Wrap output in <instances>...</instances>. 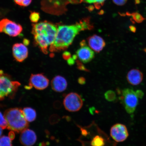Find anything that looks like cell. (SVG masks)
<instances>
[{
    "instance_id": "cell-23",
    "label": "cell",
    "mask_w": 146,
    "mask_h": 146,
    "mask_svg": "<svg viewBox=\"0 0 146 146\" xmlns=\"http://www.w3.org/2000/svg\"><path fill=\"white\" fill-rule=\"evenodd\" d=\"M77 56L76 54H74L72 57H70L68 60H67V63L69 65H72L74 64L76 60L77 59Z\"/></svg>"
},
{
    "instance_id": "cell-3",
    "label": "cell",
    "mask_w": 146,
    "mask_h": 146,
    "mask_svg": "<svg viewBox=\"0 0 146 146\" xmlns=\"http://www.w3.org/2000/svg\"><path fill=\"white\" fill-rule=\"evenodd\" d=\"M4 116L8 124L7 128L17 133L21 132L29 127V123L24 115L22 109L17 108L7 109Z\"/></svg>"
},
{
    "instance_id": "cell-28",
    "label": "cell",
    "mask_w": 146,
    "mask_h": 146,
    "mask_svg": "<svg viewBox=\"0 0 146 146\" xmlns=\"http://www.w3.org/2000/svg\"><path fill=\"white\" fill-rule=\"evenodd\" d=\"M8 137L12 140L14 139L15 138V133L13 132V131H11L9 132Z\"/></svg>"
},
{
    "instance_id": "cell-26",
    "label": "cell",
    "mask_w": 146,
    "mask_h": 146,
    "mask_svg": "<svg viewBox=\"0 0 146 146\" xmlns=\"http://www.w3.org/2000/svg\"><path fill=\"white\" fill-rule=\"evenodd\" d=\"M32 0H23V6L27 7L31 4Z\"/></svg>"
},
{
    "instance_id": "cell-11",
    "label": "cell",
    "mask_w": 146,
    "mask_h": 146,
    "mask_svg": "<svg viewBox=\"0 0 146 146\" xmlns=\"http://www.w3.org/2000/svg\"><path fill=\"white\" fill-rule=\"evenodd\" d=\"M76 55L80 61L84 63L89 62L94 57V50L86 45L81 46L76 51Z\"/></svg>"
},
{
    "instance_id": "cell-4",
    "label": "cell",
    "mask_w": 146,
    "mask_h": 146,
    "mask_svg": "<svg viewBox=\"0 0 146 146\" xmlns=\"http://www.w3.org/2000/svg\"><path fill=\"white\" fill-rule=\"evenodd\" d=\"M21 85L19 82L12 81L10 76L0 70V90L5 97L13 98Z\"/></svg>"
},
{
    "instance_id": "cell-2",
    "label": "cell",
    "mask_w": 146,
    "mask_h": 146,
    "mask_svg": "<svg viewBox=\"0 0 146 146\" xmlns=\"http://www.w3.org/2000/svg\"><path fill=\"white\" fill-rule=\"evenodd\" d=\"M32 33L35 43L44 54H48V49L55 40L58 31L56 25L50 22L44 21L33 23Z\"/></svg>"
},
{
    "instance_id": "cell-24",
    "label": "cell",
    "mask_w": 146,
    "mask_h": 146,
    "mask_svg": "<svg viewBox=\"0 0 146 146\" xmlns=\"http://www.w3.org/2000/svg\"><path fill=\"white\" fill-rule=\"evenodd\" d=\"M113 3L117 5L122 6L127 3V0H112Z\"/></svg>"
},
{
    "instance_id": "cell-14",
    "label": "cell",
    "mask_w": 146,
    "mask_h": 146,
    "mask_svg": "<svg viewBox=\"0 0 146 146\" xmlns=\"http://www.w3.org/2000/svg\"><path fill=\"white\" fill-rule=\"evenodd\" d=\"M51 86L53 90L56 92H61L64 91L67 87L66 80L63 76H55L51 81Z\"/></svg>"
},
{
    "instance_id": "cell-20",
    "label": "cell",
    "mask_w": 146,
    "mask_h": 146,
    "mask_svg": "<svg viewBox=\"0 0 146 146\" xmlns=\"http://www.w3.org/2000/svg\"><path fill=\"white\" fill-rule=\"evenodd\" d=\"M29 18L31 22L33 23H37L40 19V13L36 12H31Z\"/></svg>"
},
{
    "instance_id": "cell-18",
    "label": "cell",
    "mask_w": 146,
    "mask_h": 146,
    "mask_svg": "<svg viewBox=\"0 0 146 146\" xmlns=\"http://www.w3.org/2000/svg\"><path fill=\"white\" fill-rule=\"evenodd\" d=\"M11 141L9 137L1 136L0 137V146H12Z\"/></svg>"
},
{
    "instance_id": "cell-33",
    "label": "cell",
    "mask_w": 146,
    "mask_h": 146,
    "mask_svg": "<svg viewBox=\"0 0 146 146\" xmlns=\"http://www.w3.org/2000/svg\"><path fill=\"white\" fill-rule=\"evenodd\" d=\"M5 96L3 94L2 92L0 90V101L3 100L5 99Z\"/></svg>"
},
{
    "instance_id": "cell-5",
    "label": "cell",
    "mask_w": 146,
    "mask_h": 146,
    "mask_svg": "<svg viewBox=\"0 0 146 146\" xmlns=\"http://www.w3.org/2000/svg\"><path fill=\"white\" fill-rule=\"evenodd\" d=\"M138 98L135 91L132 89L126 88L122 91L120 100L128 113L135 112L138 104Z\"/></svg>"
},
{
    "instance_id": "cell-10",
    "label": "cell",
    "mask_w": 146,
    "mask_h": 146,
    "mask_svg": "<svg viewBox=\"0 0 146 146\" xmlns=\"http://www.w3.org/2000/svg\"><path fill=\"white\" fill-rule=\"evenodd\" d=\"M13 57L16 61L21 62L28 56V50L26 46L21 43L15 44L12 47Z\"/></svg>"
},
{
    "instance_id": "cell-9",
    "label": "cell",
    "mask_w": 146,
    "mask_h": 146,
    "mask_svg": "<svg viewBox=\"0 0 146 146\" xmlns=\"http://www.w3.org/2000/svg\"><path fill=\"white\" fill-rule=\"evenodd\" d=\"M110 134L113 139L118 142L125 141L129 136L127 127L119 123L115 124L111 127Z\"/></svg>"
},
{
    "instance_id": "cell-17",
    "label": "cell",
    "mask_w": 146,
    "mask_h": 146,
    "mask_svg": "<svg viewBox=\"0 0 146 146\" xmlns=\"http://www.w3.org/2000/svg\"><path fill=\"white\" fill-rule=\"evenodd\" d=\"M127 15L132 17L133 21L138 23H141L144 20L146 19V18L143 17L141 14L138 13L137 12L133 13H127Z\"/></svg>"
},
{
    "instance_id": "cell-30",
    "label": "cell",
    "mask_w": 146,
    "mask_h": 146,
    "mask_svg": "<svg viewBox=\"0 0 146 146\" xmlns=\"http://www.w3.org/2000/svg\"><path fill=\"white\" fill-rule=\"evenodd\" d=\"M13 1L16 4L19 5L20 6H23V0H13Z\"/></svg>"
},
{
    "instance_id": "cell-19",
    "label": "cell",
    "mask_w": 146,
    "mask_h": 146,
    "mask_svg": "<svg viewBox=\"0 0 146 146\" xmlns=\"http://www.w3.org/2000/svg\"><path fill=\"white\" fill-rule=\"evenodd\" d=\"M105 97L106 99L109 102H113L115 100L116 96L114 91L109 90L105 93Z\"/></svg>"
},
{
    "instance_id": "cell-31",
    "label": "cell",
    "mask_w": 146,
    "mask_h": 146,
    "mask_svg": "<svg viewBox=\"0 0 146 146\" xmlns=\"http://www.w3.org/2000/svg\"><path fill=\"white\" fill-rule=\"evenodd\" d=\"M78 82L81 84H84L85 83V80L84 78L81 77L78 78Z\"/></svg>"
},
{
    "instance_id": "cell-16",
    "label": "cell",
    "mask_w": 146,
    "mask_h": 146,
    "mask_svg": "<svg viewBox=\"0 0 146 146\" xmlns=\"http://www.w3.org/2000/svg\"><path fill=\"white\" fill-rule=\"evenodd\" d=\"M23 110V113L25 119L29 122H32L36 119V117L35 110L31 107H25Z\"/></svg>"
},
{
    "instance_id": "cell-35",
    "label": "cell",
    "mask_w": 146,
    "mask_h": 146,
    "mask_svg": "<svg viewBox=\"0 0 146 146\" xmlns=\"http://www.w3.org/2000/svg\"><path fill=\"white\" fill-rule=\"evenodd\" d=\"M3 129L1 127H0V137L3 134Z\"/></svg>"
},
{
    "instance_id": "cell-32",
    "label": "cell",
    "mask_w": 146,
    "mask_h": 146,
    "mask_svg": "<svg viewBox=\"0 0 146 146\" xmlns=\"http://www.w3.org/2000/svg\"><path fill=\"white\" fill-rule=\"evenodd\" d=\"M129 30L131 32L135 33L136 32V27H135L133 25H131L129 27Z\"/></svg>"
},
{
    "instance_id": "cell-29",
    "label": "cell",
    "mask_w": 146,
    "mask_h": 146,
    "mask_svg": "<svg viewBox=\"0 0 146 146\" xmlns=\"http://www.w3.org/2000/svg\"><path fill=\"white\" fill-rule=\"evenodd\" d=\"M136 94L138 98H142L143 96V93L140 90H138L136 91Z\"/></svg>"
},
{
    "instance_id": "cell-7",
    "label": "cell",
    "mask_w": 146,
    "mask_h": 146,
    "mask_svg": "<svg viewBox=\"0 0 146 146\" xmlns=\"http://www.w3.org/2000/svg\"><path fill=\"white\" fill-rule=\"evenodd\" d=\"M23 30L21 25L7 18L0 21V33H4L9 36L15 37L19 35Z\"/></svg>"
},
{
    "instance_id": "cell-27",
    "label": "cell",
    "mask_w": 146,
    "mask_h": 146,
    "mask_svg": "<svg viewBox=\"0 0 146 146\" xmlns=\"http://www.w3.org/2000/svg\"><path fill=\"white\" fill-rule=\"evenodd\" d=\"M78 67V69L80 70H87V69L81 63L79 62L78 61H77Z\"/></svg>"
},
{
    "instance_id": "cell-1",
    "label": "cell",
    "mask_w": 146,
    "mask_h": 146,
    "mask_svg": "<svg viewBox=\"0 0 146 146\" xmlns=\"http://www.w3.org/2000/svg\"><path fill=\"white\" fill-rule=\"evenodd\" d=\"M93 27L88 19H82L74 25H59L55 40L49 47V51L57 52L66 50L80 32L91 30Z\"/></svg>"
},
{
    "instance_id": "cell-34",
    "label": "cell",
    "mask_w": 146,
    "mask_h": 146,
    "mask_svg": "<svg viewBox=\"0 0 146 146\" xmlns=\"http://www.w3.org/2000/svg\"><path fill=\"white\" fill-rule=\"evenodd\" d=\"M23 44L25 46L28 45L30 43V41L28 39H25L23 40Z\"/></svg>"
},
{
    "instance_id": "cell-6",
    "label": "cell",
    "mask_w": 146,
    "mask_h": 146,
    "mask_svg": "<svg viewBox=\"0 0 146 146\" xmlns=\"http://www.w3.org/2000/svg\"><path fill=\"white\" fill-rule=\"evenodd\" d=\"M63 105L67 111L70 112H76L81 109L83 105V102L79 94L76 93L71 92L65 97Z\"/></svg>"
},
{
    "instance_id": "cell-8",
    "label": "cell",
    "mask_w": 146,
    "mask_h": 146,
    "mask_svg": "<svg viewBox=\"0 0 146 146\" xmlns=\"http://www.w3.org/2000/svg\"><path fill=\"white\" fill-rule=\"evenodd\" d=\"M49 84V80L43 74H32L29 85L25 88L27 89H31L33 87L37 90H43L48 87Z\"/></svg>"
},
{
    "instance_id": "cell-15",
    "label": "cell",
    "mask_w": 146,
    "mask_h": 146,
    "mask_svg": "<svg viewBox=\"0 0 146 146\" xmlns=\"http://www.w3.org/2000/svg\"><path fill=\"white\" fill-rule=\"evenodd\" d=\"M127 78L128 82L131 85H137L141 83L143 74L139 69H133L128 72Z\"/></svg>"
},
{
    "instance_id": "cell-13",
    "label": "cell",
    "mask_w": 146,
    "mask_h": 146,
    "mask_svg": "<svg viewBox=\"0 0 146 146\" xmlns=\"http://www.w3.org/2000/svg\"><path fill=\"white\" fill-rule=\"evenodd\" d=\"M87 40L90 48L97 52L103 50L106 45L105 42L103 38L96 35L89 36Z\"/></svg>"
},
{
    "instance_id": "cell-12",
    "label": "cell",
    "mask_w": 146,
    "mask_h": 146,
    "mask_svg": "<svg viewBox=\"0 0 146 146\" xmlns=\"http://www.w3.org/2000/svg\"><path fill=\"white\" fill-rule=\"evenodd\" d=\"M36 133L33 131L27 129L21 132L19 140L23 146H32L36 143Z\"/></svg>"
},
{
    "instance_id": "cell-21",
    "label": "cell",
    "mask_w": 146,
    "mask_h": 146,
    "mask_svg": "<svg viewBox=\"0 0 146 146\" xmlns=\"http://www.w3.org/2000/svg\"><path fill=\"white\" fill-rule=\"evenodd\" d=\"M0 127L3 129H5L8 127L7 121L2 113L0 111Z\"/></svg>"
},
{
    "instance_id": "cell-22",
    "label": "cell",
    "mask_w": 146,
    "mask_h": 146,
    "mask_svg": "<svg viewBox=\"0 0 146 146\" xmlns=\"http://www.w3.org/2000/svg\"><path fill=\"white\" fill-rule=\"evenodd\" d=\"M85 3L90 4H101L105 2L106 0H83Z\"/></svg>"
},
{
    "instance_id": "cell-25",
    "label": "cell",
    "mask_w": 146,
    "mask_h": 146,
    "mask_svg": "<svg viewBox=\"0 0 146 146\" xmlns=\"http://www.w3.org/2000/svg\"><path fill=\"white\" fill-rule=\"evenodd\" d=\"M62 56L64 59L66 60L71 57L70 53L68 52H64Z\"/></svg>"
}]
</instances>
